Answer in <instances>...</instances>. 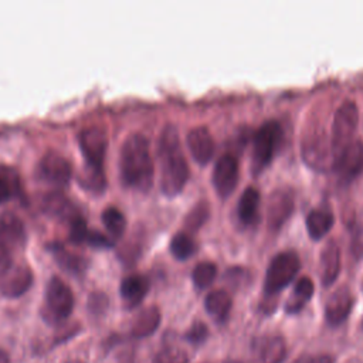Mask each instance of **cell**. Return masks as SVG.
<instances>
[{
    "instance_id": "1",
    "label": "cell",
    "mask_w": 363,
    "mask_h": 363,
    "mask_svg": "<svg viewBox=\"0 0 363 363\" xmlns=\"http://www.w3.org/2000/svg\"><path fill=\"white\" fill-rule=\"evenodd\" d=\"M119 173L125 186L147 191L153 183V159L149 139L133 132L126 136L119 153Z\"/></svg>"
},
{
    "instance_id": "2",
    "label": "cell",
    "mask_w": 363,
    "mask_h": 363,
    "mask_svg": "<svg viewBox=\"0 0 363 363\" xmlns=\"http://www.w3.org/2000/svg\"><path fill=\"white\" fill-rule=\"evenodd\" d=\"M157 156L160 160V189L163 194H179L190 172L180 145L179 130L173 123H167L162 128L157 142Z\"/></svg>"
},
{
    "instance_id": "3",
    "label": "cell",
    "mask_w": 363,
    "mask_h": 363,
    "mask_svg": "<svg viewBox=\"0 0 363 363\" xmlns=\"http://www.w3.org/2000/svg\"><path fill=\"white\" fill-rule=\"evenodd\" d=\"M301 268V258L296 251L285 250L275 254L265 272L264 291L267 295H274L284 289L298 274Z\"/></svg>"
},
{
    "instance_id": "4",
    "label": "cell",
    "mask_w": 363,
    "mask_h": 363,
    "mask_svg": "<svg viewBox=\"0 0 363 363\" xmlns=\"http://www.w3.org/2000/svg\"><path fill=\"white\" fill-rule=\"evenodd\" d=\"M282 126L275 119H268L259 125L252 140V170L261 172L272 160L282 140Z\"/></svg>"
},
{
    "instance_id": "5",
    "label": "cell",
    "mask_w": 363,
    "mask_h": 363,
    "mask_svg": "<svg viewBox=\"0 0 363 363\" xmlns=\"http://www.w3.org/2000/svg\"><path fill=\"white\" fill-rule=\"evenodd\" d=\"M359 122V109L353 101H343L335 111L330 133V147L333 159L353 140ZM332 159V162H333Z\"/></svg>"
},
{
    "instance_id": "6",
    "label": "cell",
    "mask_w": 363,
    "mask_h": 363,
    "mask_svg": "<svg viewBox=\"0 0 363 363\" xmlns=\"http://www.w3.org/2000/svg\"><path fill=\"white\" fill-rule=\"evenodd\" d=\"M74 308V294L69 285L60 277L50 278L45 288L44 319L52 323H58L67 319Z\"/></svg>"
},
{
    "instance_id": "7",
    "label": "cell",
    "mask_w": 363,
    "mask_h": 363,
    "mask_svg": "<svg viewBox=\"0 0 363 363\" xmlns=\"http://www.w3.org/2000/svg\"><path fill=\"white\" fill-rule=\"evenodd\" d=\"M33 284V271L26 262H10L0 271V292L9 298L21 296Z\"/></svg>"
},
{
    "instance_id": "8",
    "label": "cell",
    "mask_w": 363,
    "mask_h": 363,
    "mask_svg": "<svg viewBox=\"0 0 363 363\" xmlns=\"http://www.w3.org/2000/svg\"><path fill=\"white\" fill-rule=\"evenodd\" d=\"M81 152L92 169H102L108 138L102 128L99 126H88L79 132L78 136Z\"/></svg>"
},
{
    "instance_id": "9",
    "label": "cell",
    "mask_w": 363,
    "mask_h": 363,
    "mask_svg": "<svg viewBox=\"0 0 363 363\" xmlns=\"http://www.w3.org/2000/svg\"><path fill=\"white\" fill-rule=\"evenodd\" d=\"M333 172L343 183L350 182L363 170V140H352L332 162Z\"/></svg>"
},
{
    "instance_id": "10",
    "label": "cell",
    "mask_w": 363,
    "mask_h": 363,
    "mask_svg": "<svg viewBox=\"0 0 363 363\" xmlns=\"http://www.w3.org/2000/svg\"><path fill=\"white\" fill-rule=\"evenodd\" d=\"M38 173L45 182L62 187L68 184L71 179L72 166L69 160L60 152L48 150L43 155L38 163Z\"/></svg>"
},
{
    "instance_id": "11",
    "label": "cell",
    "mask_w": 363,
    "mask_h": 363,
    "mask_svg": "<svg viewBox=\"0 0 363 363\" xmlns=\"http://www.w3.org/2000/svg\"><path fill=\"white\" fill-rule=\"evenodd\" d=\"M211 182L220 197L225 199L233 193L238 182V160L231 153H224L217 159Z\"/></svg>"
},
{
    "instance_id": "12",
    "label": "cell",
    "mask_w": 363,
    "mask_h": 363,
    "mask_svg": "<svg viewBox=\"0 0 363 363\" xmlns=\"http://www.w3.org/2000/svg\"><path fill=\"white\" fill-rule=\"evenodd\" d=\"M294 211V193L279 187L271 191L267 201V223L271 230H279Z\"/></svg>"
},
{
    "instance_id": "13",
    "label": "cell",
    "mask_w": 363,
    "mask_h": 363,
    "mask_svg": "<svg viewBox=\"0 0 363 363\" xmlns=\"http://www.w3.org/2000/svg\"><path fill=\"white\" fill-rule=\"evenodd\" d=\"M252 363H282L286 343L281 336H262L252 342Z\"/></svg>"
},
{
    "instance_id": "14",
    "label": "cell",
    "mask_w": 363,
    "mask_h": 363,
    "mask_svg": "<svg viewBox=\"0 0 363 363\" xmlns=\"http://www.w3.org/2000/svg\"><path fill=\"white\" fill-rule=\"evenodd\" d=\"M353 306V294L347 285L336 288L326 301L325 318L330 325H340L350 313Z\"/></svg>"
},
{
    "instance_id": "15",
    "label": "cell",
    "mask_w": 363,
    "mask_h": 363,
    "mask_svg": "<svg viewBox=\"0 0 363 363\" xmlns=\"http://www.w3.org/2000/svg\"><path fill=\"white\" fill-rule=\"evenodd\" d=\"M186 140H187L189 150L196 162L206 164L213 157L216 145H214L213 135L207 126L199 125L191 128L187 132Z\"/></svg>"
},
{
    "instance_id": "16",
    "label": "cell",
    "mask_w": 363,
    "mask_h": 363,
    "mask_svg": "<svg viewBox=\"0 0 363 363\" xmlns=\"http://www.w3.org/2000/svg\"><path fill=\"white\" fill-rule=\"evenodd\" d=\"M26 227L21 218L11 213L4 211L0 214V238L10 250L20 248L26 244Z\"/></svg>"
},
{
    "instance_id": "17",
    "label": "cell",
    "mask_w": 363,
    "mask_h": 363,
    "mask_svg": "<svg viewBox=\"0 0 363 363\" xmlns=\"http://www.w3.org/2000/svg\"><path fill=\"white\" fill-rule=\"evenodd\" d=\"M340 271V250L336 241L329 240L319 255V272L323 285H330L336 281Z\"/></svg>"
},
{
    "instance_id": "18",
    "label": "cell",
    "mask_w": 363,
    "mask_h": 363,
    "mask_svg": "<svg viewBox=\"0 0 363 363\" xmlns=\"http://www.w3.org/2000/svg\"><path fill=\"white\" fill-rule=\"evenodd\" d=\"M335 223V216L328 204H319L306 214V230L311 238L320 240L328 234Z\"/></svg>"
},
{
    "instance_id": "19",
    "label": "cell",
    "mask_w": 363,
    "mask_h": 363,
    "mask_svg": "<svg viewBox=\"0 0 363 363\" xmlns=\"http://www.w3.org/2000/svg\"><path fill=\"white\" fill-rule=\"evenodd\" d=\"M149 279L142 274H130L121 281L119 292L128 308H133L142 302L149 291Z\"/></svg>"
},
{
    "instance_id": "20",
    "label": "cell",
    "mask_w": 363,
    "mask_h": 363,
    "mask_svg": "<svg viewBox=\"0 0 363 363\" xmlns=\"http://www.w3.org/2000/svg\"><path fill=\"white\" fill-rule=\"evenodd\" d=\"M259 190L254 186H248L241 193L237 203V217L244 225H252L259 218Z\"/></svg>"
},
{
    "instance_id": "21",
    "label": "cell",
    "mask_w": 363,
    "mask_h": 363,
    "mask_svg": "<svg viewBox=\"0 0 363 363\" xmlns=\"http://www.w3.org/2000/svg\"><path fill=\"white\" fill-rule=\"evenodd\" d=\"M160 311L157 306L143 308L132 320L130 335L133 337H147L150 336L160 325Z\"/></svg>"
},
{
    "instance_id": "22",
    "label": "cell",
    "mask_w": 363,
    "mask_h": 363,
    "mask_svg": "<svg viewBox=\"0 0 363 363\" xmlns=\"http://www.w3.org/2000/svg\"><path fill=\"white\" fill-rule=\"evenodd\" d=\"M313 291V281L309 277H301L292 288V292L285 303V311L288 313H295L301 311L305 306V303L312 298Z\"/></svg>"
},
{
    "instance_id": "23",
    "label": "cell",
    "mask_w": 363,
    "mask_h": 363,
    "mask_svg": "<svg viewBox=\"0 0 363 363\" xmlns=\"http://www.w3.org/2000/svg\"><path fill=\"white\" fill-rule=\"evenodd\" d=\"M322 136H325V133L322 132L312 133L311 136H308V142L303 143V156L306 157V160L311 162V164L316 167H322L329 152L332 153L330 146H326Z\"/></svg>"
},
{
    "instance_id": "24",
    "label": "cell",
    "mask_w": 363,
    "mask_h": 363,
    "mask_svg": "<svg viewBox=\"0 0 363 363\" xmlns=\"http://www.w3.org/2000/svg\"><path fill=\"white\" fill-rule=\"evenodd\" d=\"M231 305V296L225 289H213L204 299L206 311L216 319H224L228 315Z\"/></svg>"
},
{
    "instance_id": "25",
    "label": "cell",
    "mask_w": 363,
    "mask_h": 363,
    "mask_svg": "<svg viewBox=\"0 0 363 363\" xmlns=\"http://www.w3.org/2000/svg\"><path fill=\"white\" fill-rule=\"evenodd\" d=\"M43 207L48 214H51L54 217H58V218H71V220H74L78 216V214H75V208L69 203V200L65 196H62L61 193H57V191L44 197Z\"/></svg>"
},
{
    "instance_id": "26",
    "label": "cell",
    "mask_w": 363,
    "mask_h": 363,
    "mask_svg": "<svg viewBox=\"0 0 363 363\" xmlns=\"http://www.w3.org/2000/svg\"><path fill=\"white\" fill-rule=\"evenodd\" d=\"M51 252L55 255L57 262L67 271L74 272V274H79L85 269V259L81 258L77 254H72L69 251H67L61 244H54L50 247Z\"/></svg>"
},
{
    "instance_id": "27",
    "label": "cell",
    "mask_w": 363,
    "mask_h": 363,
    "mask_svg": "<svg viewBox=\"0 0 363 363\" xmlns=\"http://www.w3.org/2000/svg\"><path fill=\"white\" fill-rule=\"evenodd\" d=\"M101 220L106 230L112 234V237H122L126 228V217L125 214L115 206H108L104 208L101 214Z\"/></svg>"
},
{
    "instance_id": "28",
    "label": "cell",
    "mask_w": 363,
    "mask_h": 363,
    "mask_svg": "<svg viewBox=\"0 0 363 363\" xmlns=\"http://www.w3.org/2000/svg\"><path fill=\"white\" fill-rule=\"evenodd\" d=\"M170 251L177 259H186L197 251V242L187 233L179 231L170 240Z\"/></svg>"
},
{
    "instance_id": "29",
    "label": "cell",
    "mask_w": 363,
    "mask_h": 363,
    "mask_svg": "<svg viewBox=\"0 0 363 363\" xmlns=\"http://www.w3.org/2000/svg\"><path fill=\"white\" fill-rule=\"evenodd\" d=\"M217 275V265L213 261H201L194 265L191 271V279L196 288H207Z\"/></svg>"
},
{
    "instance_id": "30",
    "label": "cell",
    "mask_w": 363,
    "mask_h": 363,
    "mask_svg": "<svg viewBox=\"0 0 363 363\" xmlns=\"http://www.w3.org/2000/svg\"><path fill=\"white\" fill-rule=\"evenodd\" d=\"M210 216V206L207 201L201 200V201H197L184 216V220H183V224L184 227L189 230V231H196L197 228H200L206 220Z\"/></svg>"
},
{
    "instance_id": "31",
    "label": "cell",
    "mask_w": 363,
    "mask_h": 363,
    "mask_svg": "<svg viewBox=\"0 0 363 363\" xmlns=\"http://www.w3.org/2000/svg\"><path fill=\"white\" fill-rule=\"evenodd\" d=\"M153 363H189V357L183 349L167 346L155 356Z\"/></svg>"
},
{
    "instance_id": "32",
    "label": "cell",
    "mask_w": 363,
    "mask_h": 363,
    "mask_svg": "<svg viewBox=\"0 0 363 363\" xmlns=\"http://www.w3.org/2000/svg\"><path fill=\"white\" fill-rule=\"evenodd\" d=\"M88 225H86V221L81 217V216H77L74 220H71V224H69V240L75 244H79V242H84L86 240V235H88Z\"/></svg>"
},
{
    "instance_id": "33",
    "label": "cell",
    "mask_w": 363,
    "mask_h": 363,
    "mask_svg": "<svg viewBox=\"0 0 363 363\" xmlns=\"http://www.w3.org/2000/svg\"><path fill=\"white\" fill-rule=\"evenodd\" d=\"M208 336V329L203 322H194L186 333V339L191 343H201Z\"/></svg>"
},
{
    "instance_id": "34",
    "label": "cell",
    "mask_w": 363,
    "mask_h": 363,
    "mask_svg": "<svg viewBox=\"0 0 363 363\" xmlns=\"http://www.w3.org/2000/svg\"><path fill=\"white\" fill-rule=\"evenodd\" d=\"M85 242L94 245V247H98V248H109V247L113 245V241L109 237H106L105 234H102V233H99L96 230L88 231Z\"/></svg>"
},
{
    "instance_id": "35",
    "label": "cell",
    "mask_w": 363,
    "mask_h": 363,
    "mask_svg": "<svg viewBox=\"0 0 363 363\" xmlns=\"http://www.w3.org/2000/svg\"><path fill=\"white\" fill-rule=\"evenodd\" d=\"M108 305V299L105 294H92L89 296V309L94 313H102Z\"/></svg>"
},
{
    "instance_id": "36",
    "label": "cell",
    "mask_w": 363,
    "mask_h": 363,
    "mask_svg": "<svg viewBox=\"0 0 363 363\" xmlns=\"http://www.w3.org/2000/svg\"><path fill=\"white\" fill-rule=\"evenodd\" d=\"M11 262V250L0 238V271L4 269Z\"/></svg>"
},
{
    "instance_id": "37",
    "label": "cell",
    "mask_w": 363,
    "mask_h": 363,
    "mask_svg": "<svg viewBox=\"0 0 363 363\" xmlns=\"http://www.w3.org/2000/svg\"><path fill=\"white\" fill-rule=\"evenodd\" d=\"M11 197V187L9 184V182L0 176V203L7 201Z\"/></svg>"
},
{
    "instance_id": "38",
    "label": "cell",
    "mask_w": 363,
    "mask_h": 363,
    "mask_svg": "<svg viewBox=\"0 0 363 363\" xmlns=\"http://www.w3.org/2000/svg\"><path fill=\"white\" fill-rule=\"evenodd\" d=\"M309 363H333L330 356H316Z\"/></svg>"
},
{
    "instance_id": "39",
    "label": "cell",
    "mask_w": 363,
    "mask_h": 363,
    "mask_svg": "<svg viewBox=\"0 0 363 363\" xmlns=\"http://www.w3.org/2000/svg\"><path fill=\"white\" fill-rule=\"evenodd\" d=\"M0 363H10V357L3 349H0Z\"/></svg>"
},
{
    "instance_id": "40",
    "label": "cell",
    "mask_w": 363,
    "mask_h": 363,
    "mask_svg": "<svg viewBox=\"0 0 363 363\" xmlns=\"http://www.w3.org/2000/svg\"><path fill=\"white\" fill-rule=\"evenodd\" d=\"M65 363H82V362H79V360H68Z\"/></svg>"
},
{
    "instance_id": "41",
    "label": "cell",
    "mask_w": 363,
    "mask_h": 363,
    "mask_svg": "<svg viewBox=\"0 0 363 363\" xmlns=\"http://www.w3.org/2000/svg\"><path fill=\"white\" fill-rule=\"evenodd\" d=\"M227 363H238V362H227Z\"/></svg>"
}]
</instances>
